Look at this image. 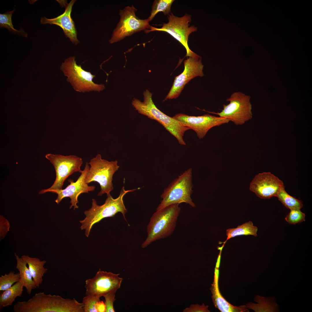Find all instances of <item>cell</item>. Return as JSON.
I'll return each mask as SVG.
<instances>
[{"label":"cell","instance_id":"cell-1","mask_svg":"<svg viewBox=\"0 0 312 312\" xmlns=\"http://www.w3.org/2000/svg\"><path fill=\"white\" fill-rule=\"evenodd\" d=\"M13 309L14 312H84L82 303L75 298H65L44 292L36 294L27 301L18 302Z\"/></svg>","mask_w":312,"mask_h":312},{"label":"cell","instance_id":"cell-2","mask_svg":"<svg viewBox=\"0 0 312 312\" xmlns=\"http://www.w3.org/2000/svg\"><path fill=\"white\" fill-rule=\"evenodd\" d=\"M140 188L125 190L123 186L118 197L114 199L110 194L107 195L105 203L101 205H98L96 200L92 199L91 208L84 212L86 218L84 220L80 221L82 224L81 229V230L85 229L86 236H89L90 230L94 224L104 218L113 217L118 212H121L126 220L125 214L127 210L123 203V197L127 193L133 192Z\"/></svg>","mask_w":312,"mask_h":312},{"label":"cell","instance_id":"cell-3","mask_svg":"<svg viewBox=\"0 0 312 312\" xmlns=\"http://www.w3.org/2000/svg\"><path fill=\"white\" fill-rule=\"evenodd\" d=\"M179 205H169L157 210L153 214L147 226V237L142 245V248L157 240L167 237L172 234L181 209Z\"/></svg>","mask_w":312,"mask_h":312},{"label":"cell","instance_id":"cell-4","mask_svg":"<svg viewBox=\"0 0 312 312\" xmlns=\"http://www.w3.org/2000/svg\"><path fill=\"white\" fill-rule=\"evenodd\" d=\"M144 101L141 102L134 98L132 104L138 113L155 120L162 125L165 129L174 136L179 143L185 145L183 136L185 132L190 129L183 125L173 117L165 114L156 107L152 99V94L146 90L143 92Z\"/></svg>","mask_w":312,"mask_h":312},{"label":"cell","instance_id":"cell-5","mask_svg":"<svg viewBox=\"0 0 312 312\" xmlns=\"http://www.w3.org/2000/svg\"><path fill=\"white\" fill-rule=\"evenodd\" d=\"M192 177V169L190 168L173 180L161 195L162 200L157 210L172 204L183 203L195 207L196 205L191 198L193 192Z\"/></svg>","mask_w":312,"mask_h":312},{"label":"cell","instance_id":"cell-6","mask_svg":"<svg viewBox=\"0 0 312 312\" xmlns=\"http://www.w3.org/2000/svg\"><path fill=\"white\" fill-rule=\"evenodd\" d=\"M118 163L116 160L109 161L103 159L100 154L90 159L89 163L90 167L85 181L88 184L93 181L99 184L101 190L98 196L105 193L108 195L113 189V177L119 167Z\"/></svg>","mask_w":312,"mask_h":312},{"label":"cell","instance_id":"cell-7","mask_svg":"<svg viewBox=\"0 0 312 312\" xmlns=\"http://www.w3.org/2000/svg\"><path fill=\"white\" fill-rule=\"evenodd\" d=\"M74 56L68 58L62 64L61 70L67 77L70 82L76 91L83 93L91 91L100 92L105 88L104 84L95 83L93 79L95 77L90 72L83 69L81 65H77Z\"/></svg>","mask_w":312,"mask_h":312},{"label":"cell","instance_id":"cell-8","mask_svg":"<svg viewBox=\"0 0 312 312\" xmlns=\"http://www.w3.org/2000/svg\"><path fill=\"white\" fill-rule=\"evenodd\" d=\"M168 22L164 23L161 28L151 26L150 30L145 31L146 33L157 31L166 32L179 41L185 48L187 57H195L198 55L191 51L188 45L189 37L193 32L196 31L197 28L194 26H190L191 16L187 14L179 17L170 13L168 16Z\"/></svg>","mask_w":312,"mask_h":312},{"label":"cell","instance_id":"cell-9","mask_svg":"<svg viewBox=\"0 0 312 312\" xmlns=\"http://www.w3.org/2000/svg\"><path fill=\"white\" fill-rule=\"evenodd\" d=\"M250 98L249 96L242 92H235L226 99L229 103L223 105L220 112L213 113L229 119L235 125H242L252 118Z\"/></svg>","mask_w":312,"mask_h":312},{"label":"cell","instance_id":"cell-10","mask_svg":"<svg viewBox=\"0 0 312 312\" xmlns=\"http://www.w3.org/2000/svg\"><path fill=\"white\" fill-rule=\"evenodd\" d=\"M45 157L53 165L56 172V178L51 187L40 190L39 194L51 190L62 189L64 181L69 176L75 172H81V167L83 164L82 160L78 156L48 154L45 155Z\"/></svg>","mask_w":312,"mask_h":312},{"label":"cell","instance_id":"cell-11","mask_svg":"<svg viewBox=\"0 0 312 312\" xmlns=\"http://www.w3.org/2000/svg\"><path fill=\"white\" fill-rule=\"evenodd\" d=\"M137 11L133 5L119 10L120 20L109 40L110 43L118 42L135 33L150 28L149 21L147 19L139 18L135 15Z\"/></svg>","mask_w":312,"mask_h":312},{"label":"cell","instance_id":"cell-12","mask_svg":"<svg viewBox=\"0 0 312 312\" xmlns=\"http://www.w3.org/2000/svg\"><path fill=\"white\" fill-rule=\"evenodd\" d=\"M119 274L99 270L93 277L87 279L85 287L86 295L100 298L110 293H116L123 280Z\"/></svg>","mask_w":312,"mask_h":312},{"label":"cell","instance_id":"cell-13","mask_svg":"<svg viewBox=\"0 0 312 312\" xmlns=\"http://www.w3.org/2000/svg\"><path fill=\"white\" fill-rule=\"evenodd\" d=\"M184 69L180 75L176 77L170 91L164 101L175 99L180 95L185 85L192 79L197 76L204 75V66L201 57L198 55L189 57L184 61Z\"/></svg>","mask_w":312,"mask_h":312},{"label":"cell","instance_id":"cell-14","mask_svg":"<svg viewBox=\"0 0 312 312\" xmlns=\"http://www.w3.org/2000/svg\"><path fill=\"white\" fill-rule=\"evenodd\" d=\"M173 118L184 126L194 131L200 139L203 138L212 128L227 123L230 121L227 118L209 114L195 116L179 114Z\"/></svg>","mask_w":312,"mask_h":312},{"label":"cell","instance_id":"cell-15","mask_svg":"<svg viewBox=\"0 0 312 312\" xmlns=\"http://www.w3.org/2000/svg\"><path fill=\"white\" fill-rule=\"evenodd\" d=\"M90 167L87 162L84 168L81 170V174L76 182L69 179L68 181L70 183L64 189L54 190H49L48 192H51L57 194V197L55 201L58 204L65 197H69L70 199V203L71 204L70 208L74 207V209L78 208L77 204L78 203V198L79 196L83 193H88L89 192L94 190L95 186H89L86 183L85 179Z\"/></svg>","mask_w":312,"mask_h":312},{"label":"cell","instance_id":"cell-16","mask_svg":"<svg viewBox=\"0 0 312 312\" xmlns=\"http://www.w3.org/2000/svg\"><path fill=\"white\" fill-rule=\"evenodd\" d=\"M284 187L283 182L271 172H263L256 175L251 181L250 190L261 199L276 196Z\"/></svg>","mask_w":312,"mask_h":312},{"label":"cell","instance_id":"cell-17","mask_svg":"<svg viewBox=\"0 0 312 312\" xmlns=\"http://www.w3.org/2000/svg\"><path fill=\"white\" fill-rule=\"evenodd\" d=\"M75 0H72L67 4L65 7L64 12L55 18L49 19L44 17L40 19V22L43 24H54L59 26L63 30L67 37L74 44H77L79 41L77 37L76 30L74 22L71 16L72 7Z\"/></svg>","mask_w":312,"mask_h":312},{"label":"cell","instance_id":"cell-18","mask_svg":"<svg viewBox=\"0 0 312 312\" xmlns=\"http://www.w3.org/2000/svg\"><path fill=\"white\" fill-rule=\"evenodd\" d=\"M221 256V254L219 253L215 268L213 281L211 288L212 300L215 307L222 312H249L246 305L234 306L226 301L221 294L219 289L218 283Z\"/></svg>","mask_w":312,"mask_h":312},{"label":"cell","instance_id":"cell-19","mask_svg":"<svg viewBox=\"0 0 312 312\" xmlns=\"http://www.w3.org/2000/svg\"><path fill=\"white\" fill-rule=\"evenodd\" d=\"M21 257L27 263L33 280L38 287L42 283L43 277L48 270L44 267L46 261H41L38 258L30 257L28 255H23Z\"/></svg>","mask_w":312,"mask_h":312},{"label":"cell","instance_id":"cell-20","mask_svg":"<svg viewBox=\"0 0 312 312\" xmlns=\"http://www.w3.org/2000/svg\"><path fill=\"white\" fill-rule=\"evenodd\" d=\"M255 304L250 302L246 305L248 309H251L256 312H278L279 307L276 303V298L273 296L264 297L256 295L254 297Z\"/></svg>","mask_w":312,"mask_h":312},{"label":"cell","instance_id":"cell-21","mask_svg":"<svg viewBox=\"0 0 312 312\" xmlns=\"http://www.w3.org/2000/svg\"><path fill=\"white\" fill-rule=\"evenodd\" d=\"M16 269L18 270L20 276L19 281L23 284L29 294H31L33 289L36 288L37 287L34 281L31 272L27 266V263L21 257H19L16 253Z\"/></svg>","mask_w":312,"mask_h":312},{"label":"cell","instance_id":"cell-22","mask_svg":"<svg viewBox=\"0 0 312 312\" xmlns=\"http://www.w3.org/2000/svg\"><path fill=\"white\" fill-rule=\"evenodd\" d=\"M23 284L20 281L15 283L9 288L2 292L0 295V311L3 308L11 306L17 297L22 295Z\"/></svg>","mask_w":312,"mask_h":312},{"label":"cell","instance_id":"cell-23","mask_svg":"<svg viewBox=\"0 0 312 312\" xmlns=\"http://www.w3.org/2000/svg\"><path fill=\"white\" fill-rule=\"evenodd\" d=\"M257 231V227L254 226L252 222L250 221L239 225L236 228L229 229L226 231L227 238L223 242L222 246H224L228 239L235 236L241 235H252L256 237Z\"/></svg>","mask_w":312,"mask_h":312},{"label":"cell","instance_id":"cell-24","mask_svg":"<svg viewBox=\"0 0 312 312\" xmlns=\"http://www.w3.org/2000/svg\"><path fill=\"white\" fill-rule=\"evenodd\" d=\"M276 197L285 207L290 210L300 209L303 207L302 201L288 194L285 190V187L280 190Z\"/></svg>","mask_w":312,"mask_h":312},{"label":"cell","instance_id":"cell-25","mask_svg":"<svg viewBox=\"0 0 312 312\" xmlns=\"http://www.w3.org/2000/svg\"><path fill=\"white\" fill-rule=\"evenodd\" d=\"M174 0H156L153 2L151 14L147 18L150 21L159 12H162L165 15H169L171 13V8Z\"/></svg>","mask_w":312,"mask_h":312},{"label":"cell","instance_id":"cell-26","mask_svg":"<svg viewBox=\"0 0 312 312\" xmlns=\"http://www.w3.org/2000/svg\"><path fill=\"white\" fill-rule=\"evenodd\" d=\"M20 276L18 273L11 271L0 277V291L1 292L9 288L19 281Z\"/></svg>","mask_w":312,"mask_h":312},{"label":"cell","instance_id":"cell-27","mask_svg":"<svg viewBox=\"0 0 312 312\" xmlns=\"http://www.w3.org/2000/svg\"><path fill=\"white\" fill-rule=\"evenodd\" d=\"M14 11V10L7 12L3 14H0V26L1 27H5L11 32L14 33H18L25 37L27 36V34L22 30H18L14 27L12 21V16Z\"/></svg>","mask_w":312,"mask_h":312},{"label":"cell","instance_id":"cell-28","mask_svg":"<svg viewBox=\"0 0 312 312\" xmlns=\"http://www.w3.org/2000/svg\"><path fill=\"white\" fill-rule=\"evenodd\" d=\"M100 298L90 295H86L83 299L84 312H98L96 308V303L100 300Z\"/></svg>","mask_w":312,"mask_h":312},{"label":"cell","instance_id":"cell-29","mask_svg":"<svg viewBox=\"0 0 312 312\" xmlns=\"http://www.w3.org/2000/svg\"><path fill=\"white\" fill-rule=\"evenodd\" d=\"M305 218V214L300 209H292L285 218V220L290 224H295L304 221Z\"/></svg>","mask_w":312,"mask_h":312},{"label":"cell","instance_id":"cell-30","mask_svg":"<svg viewBox=\"0 0 312 312\" xmlns=\"http://www.w3.org/2000/svg\"><path fill=\"white\" fill-rule=\"evenodd\" d=\"M115 293H110L103 297L105 299V304L106 306L105 312H115L114 307V303L115 300Z\"/></svg>","mask_w":312,"mask_h":312},{"label":"cell","instance_id":"cell-31","mask_svg":"<svg viewBox=\"0 0 312 312\" xmlns=\"http://www.w3.org/2000/svg\"><path fill=\"white\" fill-rule=\"evenodd\" d=\"M208 306H205L203 304L202 305L198 304L192 305L190 308L186 309L185 312H210L208 309Z\"/></svg>","mask_w":312,"mask_h":312},{"label":"cell","instance_id":"cell-32","mask_svg":"<svg viewBox=\"0 0 312 312\" xmlns=\"http://www.w3.org/2000/svg\"><path fill=\"white\" fill-rule=\"evenodd\" d=\"M96 308L98 312H105L106 306L105 303L103 301L100 300L96 303Z\"/></svg>","mask_w":312,"mask_h":312}]
</instances>
